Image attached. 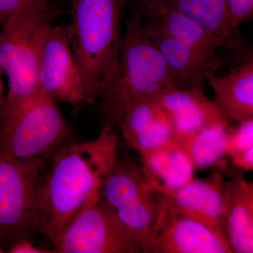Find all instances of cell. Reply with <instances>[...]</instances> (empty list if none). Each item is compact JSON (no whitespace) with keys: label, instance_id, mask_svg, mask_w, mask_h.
Here are the masks:
<instances>
[{"label":"cell","instance_id":"cell-17","mask_svg":"<svg viewBox=\"0 0 253 253\" xmlns=\"http://www.w3.org/2000/svg\"><path fill=\"white\" fill-rule=\"evenodd\" d=\"M223 229L233 253H253V184L244 174L227 181Z\"/></svg>","mask_w":253,"mask_h":253},{"label":"cell","instance_id":"cell-18","mask_svg":"<svg viewBox=\"0 0 253 253\" xmlns=\"http://www.w3.org/2000/svg\"><path fill=\"white\" fill-rule=\"evenodd\" d=\"M199 25L205 31L221 38L228 49L245 55L247 51L241 33L231 27L227 0H161Z\"/></svg>","mask_w":253,"mask_h":253},{"label":"cell","instance_id":"cell-19","mask_svg":"<svg viewBox=\"0 0 253 253\" xmlns=\"http://www.w3.org/2000/svg\"><path fill=\"white\" fill-rule=\"evenodd\" d=\"M139 162L163 193L179 189L194 179L196 169L174 138L157 149L139 154Z\"/></svg>","mask_w":253,"mask_h":253},{"label":"cell","instance_id":"cell-21","mask_svg":"<svg viewBox=\"0 0 253 253\" xmlns=\"http://www.w3.org/2000/svg\"><path fill=\"white\" fill-rule=\"evenodd\" d=\"M253 147V118L239 123L233 130L228 129L227 153L245 151Z\"/></svg>","mask_w":253,"mask_h":253},{"label":"cell","instance_id":"cell-11","mask_svg":"<svg viewBox=\"0 0 253 253\" xmlns=\"http://www.w3.org/2000/svg\"><path fill=\"white\" fill-rule=\"evenodd\" d=\"M227 181L221 172L203 179H192L185 185L169 192V207L199 221L225 237L223 229ZM226 238V237H225Z\"/></svg>","mask_w":253,"mask_h":253},{"label":"cell","instance_id":"cell-7","mask_svg":"<svg viewBox=\"0 0 253 253\" xmlns=\"http://www.w3.org/2000/svg\"><path fill=\"white\" fill-rule=\"evenodd\" d=\"M48 166L42 158L11 159L0 155V245L4 251L36 234L37 198Z\"/></svg>","mask_w":253,"mask_h":253},{"label":"cell","instance_id":"cell-3","mask_svg":"<svg viewBox=\"0 0 253 253\" xmlns=\"http://www.w3.org/2000/svg\"><path fill=\"white\" fill-rule=\"evenodd\" d=\"M59 13L54 0H22L0 29V69L9 83L0 118L41 92L38 72L42 48Z\"/></svg>","mask_w":253,"mask_h":253},{"label":"cell","instance_id":"cell-23","mask_svg":"<svg viewBox=\"0 0 253 253\" xmlns=\"http://www.w3.org/2000/svg\"><path fill=\"white\" fill-rule=\"evenodd\" d=\"M10 253H54V250L42 249L34 246L31 241H21L13 245L8 250Z\"/></svg>","mask_w":253,"mask_h":253},{"label":"cell","instance_id":"cell-6","mask_svg":"<svg viewBox=\"0 0 253 253\" xmlns=\"http://www.w3.org/2000/svg\"><path fill=\"white\" fill-rule=\"evenodd\" d=\"M72 132L56 101L41 92L0 118V155L50 161L71 144Z\"/></svg>","mask_w":253,"mask_h":253},{"label":"cell","instance_id":"cell-25","mask_svg":"<svg viewBox=\"0 0 253 253\" xmlns=\"http://www.w3.org/2000/svg\"><path fill=\"white\" fill-rule=\"evenodd\" d=\"M161 1V0H130L129 4H134L135 6L136 12H140L141 10L145 9L150 5L154 4L158 1Z\"/></svg>","mask_w":253,"mask_h":253},{"label":"cell","instance_id":"cell-20","mask_svg":"<svg viewBox=\"0 0 253 253\" xmlns=\"http://www.w3.org/2000/svg\"><path fill=\"white\" fill-rule=\"evenodd\" d=\"M228 127L214 126L174 138L195 169H206L218 164L226 155Z\"/></svg>","mask_w":253,"mask_h":253},{"label":"cell","instance_id":"cell-8","mask_svg":"<svg viewBox=\"0 0 253 253\" xmlns=\"http://www.w3.org/2000/svg\"><path fill=\"white\" fill-rule=\"evenodd\" d=\"M54 247L58 253H145L139 239L100 199L99 191L68 224Z\"/></svg>","mask_w":253,"mask_h":253},{"label":"cell","instance_id":"cell-16","mask_svg":"<svg viewBox=\"0 0 253 253\" xmlns=\"http://www.w3.org/2000/svg\"><path fill=\"white\" fill-rule=\"evenodd\" d=\"M206 78L214 91L213 102L229 122L240 123L253 118V55L224 77L208 72Z\"/></svg>","mask_w":253,"mask_h":253},{"label":"cell","instance_id":"cell-2","mask_svg":"<svg viewBox=\"0 0 253 253\" xmlns=\"http://www.w3.org/2000/svg\"><path fill=\"white\" fill-rule=\"evenodd\" d=\"M130 0H72L66 27L83 88L89 103L116 83L126 6Z\"/></svg>","mask_w":253,"mask_h":253},{"label":"cell","instance_id":"cell-5","mask_svg":"<svg viewBox=\"0 0 253 253\" xmlns=\"http://www.w3.org/2000/svg\"><path fill=\"white\" fill-rule=\"evenodd\" d=\"M99 198L139 239L145 251L167 210L168 201L139 161L117 156L100 187Z\"/></svg>","mask_w":253,"mask_h":253},{"label":"cell","instance_id":"cell-10","mask_svg":"<svg viewBox=\"0 0 253 253\" xmlns=\"http://www.w3.org/2000/svg\"><path fill=\"white\" fill-rule=\"evenodd\" d=\"M146 253H234L224 236L169 206L148 241Z\"/></svg>","mask_w":253,"mask_h":253},{"label":"cell","instance_id":"cell-22","mask_svg":"<svg viewBox=\"0 0 253 253\" xmlns=\"http://www.w3.org/2000/svg\"><path fill=\"white\" fill-rule=\"evenodd\" d=\"M235 167L247 172L253 169V147L228 155Z\"/></svg>","mask_w":253,"mask_h":253},{"label":"cell","instance_id":"cell-27","mask_svg":"<svg viewBox=\"0 0 253 253\" xmlns=\"http://www.w3.org/2000/svg\"><path fill=\"white\" fill-rule=\"evenodd\" d=\"M4 253V250L2 249V247H1V245H0V253Z\"/></svg>","mask_w":253,"mask_h":253},{"label":"cell","instance_id":"cell-14","mask_svg":"<svg viewBox=\"0 0 253 253\" xmlns=\"http://www.w3.org/2000/svg\"><path fill=\"white\" fill-rule=\"evenodd\" d=\"M144 30L162 55L176 88L204 90L206 73H215L222 66L219 57L162 33Z\"/></svg>","mask_w":253,"mask_h":253},{"label":"cell","instance_id":"cell-13","mask_svg":"<svg viewBox=\"0 0 253 253\" xmlns=\"http://www.w3.org/2000/svg\"><path fill=\"white\" fill-rule=\"evenodd\" d=\"M128 149L139 154L157 149L174 136V129L166 110L151 99L137 101L126 109L118 126Z\"/></svg>","mask_w":253,"mask_h":253},{"label":"cell","instance_id":"cell-9","mask_svg":"<svg viewBox=\"0 0 253 253\" xmlns=\"http://www.w3.org/2000/svg\"><path fill=\"white\" fill-rule=\"evenodd\" d=\"M38 83L40 90L54 101L75 106L90 104L65 26L49 28L40 56Z\"/></svg>","mask_w":253,"mask_h":253},{"label":"cell","instance_id":"cell-24","mask_svg":"<svg viewBox=\"0 0 253 253\" xmlns=\"http://www.w3.org/2000/svg\"><path fill=\"white\" fill-rule=\"evenodd\" d=\"M22 0H0V29L7 22Z\"/></svg>","mask_w":253,"mask_h":253},{"label":"cell","instance_id":"cell-4","mask_svg":"<svg viewBox=\"0 0 253 253\" xmlns=\"http://www.w3.org/2000/svg\"><path fill=\"white\" fill-rule=\"evenodd\" d=\"M116 83L100 99L104 126H117L126 109L176 87L166 61L141 25L138 13L125 19Z\"/></svg>","mask_w":253,"mask_h":253},{"label":"cell","instance_id":"cell-15","mask_svg":"<svg viewBox=\"0 0 253 253\" xmlns=\"http://www.w3.org/2000/svg\"><path fill=\"white\" fill-rule=\"evenodd\" d=\"M141 25L147 31L158 32L200 50L213 57H218V48H226L221 38L208 33L199 25L177 10L160 1L138 13Z\"/></svg>","mask_w":253,"mask_h":253},{"label":"cell","instance_id":"cell-1","mask_svg":"<svg viewBox=\"0 0 253 253\" xmlns=\"http://www.w3.org/2000/svg\"><path fill=\"white\" fill-rule=\"evenodd\" d=\"M119 136L104 126L94 140L71 143L50 160L35 211L36 233L53 246L100 190L118 156Z\"/></svg>","mask_w":253,"mask_h":253},{"label":"cell","instance_id":"cell-26","mask_svg":"<svg viewBox=\"0 0 253 253\" xmlns=\"http://www.w3.org/2000/svg\"><path fill=\"white\" fill-rule=\"evenodd\" d=\"M1 73L2 72H1V69H0V117H1L3 111H4L5 103V94L2 79H1Z\"/></svg>","mask_w":253,"mask_h":253},{"label":"cell","instance_id":"cell-12","mask_svg":"<svg viewBox=\"0 0 253 253\" xmlns=\"http://www.w3.org/2000/svg\"><path fill=\"white\" fill-rule=\"evenodd\" d=\"M151 100L166 110L172 123L174 136L192 134L214 126L228 127L231 124L217 105L201 89L169 87Z\"/></svg>","mask_w":253,"mask_h":253}]
</instances>
